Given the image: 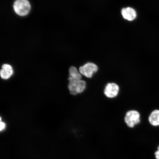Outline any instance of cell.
I'll return each instance as SVG.
<instances>
[{
	"instance_id": "6da1fadb",
	"label": "cell",
	"mask_w": 159,
	"mask_h": 159,
	"mask_svg": "<svg viewBox=\"0 0 159 159\" xmlns=\"http://www.w3.org/2000/svg\"><path fill=\"white\" fill-rule=\"evenodd\" d=\"M141 121V115L138 111L132 109L127 111L125 114L124 122L129 128H134L140 124Z\"/></svg>"
},
{
	"instance_id": "7a4b0ae2",
	"label": "cell",
	"mask_w": 159,
	"mask_h": 159,
	"mask_svg": "<svg viewBox=\"0 0 159 159\" xmlns=\"http://www.w3.org/2000/svg\"><path fill=\"white\" fill-rule=\"evenodd\" d=\"M69 83L68 88L70 94L76 95L84 92L87 87V83L85 80H80L68 79Z\"/></svg>"
},
{
	"instance_id": "3957f363",
	"label": "cell",
	"mask_w": 159,
	"mask_h": 159,
	"mask_svg": "<svg viewBox=\"0 0 159 159\" xmlns=\"http://www.w3.org/2000/svg\"><path fill=\"white\" fill-rule=\"evenodd\" d=\"M99 69L98 66L95 63L88 62L79 67V70L85 78L91 79L98 72Z\"/></svg>"
},
{
	"instance_id": "277c9868",
	"label": "cell",
	"mask_w": 159,
	"mask_h": 159,
	"mask_svg": "<svg viewBox=\"0 0 159 159\" xmlns=\"http://www.w3.org/2000/svg\"><path fill=\"white\" fill-rule=\"evenodd\" d=\"M13 7L16 14L21 16L28 15L31 9L30 4L28 0H16Z\"/></svg>"
},
{
	"instance_id": "5b68a950",
	"label": "cell",
	"mask_w": 159,
	"mask_h": 159,
	"mask_svg": "<svg viewBox=\"0 0 159 159\" xmlns=\"http://www.w3.org/2000/svg\"><path fill=\"white\" fill-rule=\"evenodd\" d=\"M120 91V87L117 83L109 82L105 85L103 91L105 96L109 99L118 97Z\"/></svg>"
},
{
	"instance_id": "8992f818",
	"label": "cell",
	"mask_w": 159,
	"mask_h": 159,
	"mask_svg": "<svg viewBox=\"0 0 159 159\" xmlns=\"http://www.w3.org/2000/svg\"><path fill=\"white\" fill-rule=\"evenodd\" d=\"M148 122L152 126L154 127L159 126V110L154 109L149 114Z\"/></svg>"
},
{
	"instance_id": "52a82bcc",
	"label": "cell",
	"mask_w": 159,
	"mask_h": 159,
	"mask_svg": "<svg viewBox=\"0 0 159 159\" xmlns=\"http://www.w3.org/2000/svg\"><path fill=\"white\" fill-rule=\"evenodd\" d=\"M122 14L124 18L129 21H133L136 17V11L130 7L125 8L122 10Z\"/></svg>"
},
{
	"instance_id": "ba28073f",
	"label": "cell",
	"mask_w": 159,
	"mask_h": 159,
	"mask_svg": "<svg viewBox=\"0 0 159 159\" xmlns=\"http://www.w3.org/2000/svg\"><path fill=\"white\" fill-rule=\"evenodd\" d=\"M13 70L12 67L9 64H4L2 66L1 71V78L7 80L10 78L13 75Z\"/></svg>"
},
{
	"instance_id": "9c48e42d",
	"label": "cell",
	"mask_w": 159,
	"mask_h": 159,
	"mask_svg": "<svg viewBox=\"0 0 159 159\" xmlns=\"http://www.w3.org/2000/svg\"><path fill=\"white\" fill-rule=\"evenodd\" d=\"M69 76L68 79L80 80L82 79V75L79 70L75 66H71L69 70Z\"/></svg>"
},
{
	"instance_id": "30bf717a",
	"label": "cell",
	"mask_w": 159,
	"mask_h": 159,
	"mask_svg": "<svg viewBox=\"0 0 159 159\" xmlns=\"http://www.w3.org/2000/svg\"><path fill=\"white\" fill-rule=\"evenodd\" d=\"M6 127V124L5 123L2 122L1 121V131L3 130H4Z\"/></svg>"
},
{
	"instance_id": "8fae6325",
	"label": "cell",
	"mask_w": 159,
	"mask_h": 159,
	"mask_svg": "<svg viewBox=\"0 0 159 159\" xmlns=\"http://www.w3.org/2000/svg\"><path fill=\"white\" fill-rule=\"evenodd\" d=\"M155 157L156 159H159V146L158 148V150L155 153Z\"/></svg>"
}]
</instances>
